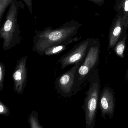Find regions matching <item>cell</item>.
Here are the masks:
<instances>
[{"label": "cell", "mask_w": 128, "mask_h": 128, "mask_svg": "<svg viewBox=\"0 0 128 128\" xmlns=\"http://www.w3.org/2000/svg\"><path fill=\"white\" fill-rule=\"evenodd\" d=\"M82 24L71 19L61 26L53 29L47 27L44 30L35 31L32 50L40 56L48 49L61 44L70 45L78 38L75 36Z\"/></svg>", "instance_id": "6da1fadb"}, {"label": "cell", "mask_w": 128, "mask_h": 128, "mask_svg": "<svg viewBox=\"0 0 128 128\" xmlns=\"http://www.w3.org/2000/svg\"><path fill=\"white\" fill-rule=\"evenodd\" d=\"M127 37L126 30L124 28L121 37L113 48V50L116 55L121 58H124V52L125 50L126 41Z\"/></svg>", "instance_id": "30bf717a"}, {"label": "cell", "mask_w": 128, "mask_h": 128, "mask_svg": "<svg viewBox=\"0 0 128 128\" xmlns=\"http://www.w3.org/2000/svg\"><path fill=\"white\" fill-rule=\"evenodd\" d=\"M101 43L98 38H91L88 51L75 74L73 94H76L85 86L90 76L99 64Z\"/></svg>", "instance_id": "3957f363"}, {"label": "cell", "mask_w": 128, "mask_h": 128, "mask_svg": "<svg viewBox=\"0 0 128 128\" xmlns=\"http://www.w3.org/2000/svg\"><path fill=\"white\" fill-rule=\"evenodd\" d=\"M25 3L28 8L29 11L31 14L33 13L32 8H33V5H32V0H22Z\"/></svg>", "instance_id": "5bb4252c"}, {"label": "cell", "mask_w": 128, "mask_h": 128, "mask_svg": "<svg viewBox=\"0 0 128 128\" xmlns=\"http://www.w3.org/2000/svg\"><path fill=\"white\" fill-rule=\"evenodd\" d=\"M125 24L124 22L120 18L112 23L109 33L108 50L113 48L118 41L124 28Z\"/></svg>", "instance_id": "9c48e42d"}, {"label": "cell", "mask_w": 128, "mask_h": 128, "mask_svg": "<svg viewBox=\"0 0 128 128\" xmlns=\"http://www.w3.org/2000/svg\"><path fill=\"white\" fill-rule=\"evenodd\" d=\"M125 79L128 82V68L126 71V74L125 75Z\"/></svg>", "instance_id": "e0dca14e"}, {"label": "cell", "mask_w": 128, "mask_h": 128, "mask_svg": "<svg viewBox=\"0 0 128 128\" xmlns=\"http://www.w3.org/2000/svg\"><path fill=\"white\" fill-rule=\"evenodd\" d=\"M16 0H0V23L2 21L4 14L7 8Z\"/></svg>", "instance_id": "7c38bea8"}, {"label": "cell", "mask_w": 128, "mask_h": 128, "mask_svg": "<svg viewBox=\"0 0 128 128\" xmlns=\"http://www.w3.org/2000/svg\"><path fill=\"white\" fill-rule=\"evenodd\" d=\"M24 7L22 0H16L9 8L5 22L0 29V39L3 40L4 50L11 49L22 42L17 17L20 10L24 9Z\"/></svg>", "instance_id": "7a4b0ae2"}, {"label": "cell", "mask_w": 128, "mask_h": 128, "mask_svg": "<svg viewBox=\"0 0 128 128\" xmlns=\"http://www.w3.org/2000/svg\"><path fill=\"white\" fill-rule=\"evenodd\" d=\"M68 46V44H61L53 46L47 50L45 52L44 55L50 56L59 54L64 51Z\"/></svg>", "instance_id": "8fae6325"}, {"label": "cell", "mask_w": 128, "mask_h": 128, "mask_svg": "<svg viewBox=\"0 0 128 128\" xmlns=\"http://www.w3.org/2000/svg\"><path fill=\"white\" fill-rule=\"evenodd\" d=\"M5 106H4V104L1 102V104H0V113H2L4 112V110H5Z\"/></svg>", "instance_id": "9a60e30c"}, {"label": "cell", "mask_w": 128, "mask_h": 128, "mask_svg": "<svg viewBox=\"0 0 128 128\" xmlns=\"http://www.w3.org/2000/svg\"><path fill=\"white\" fill-rule=\"evenodd\" d=\"M115 97L113 90L106 86L101 92L98 101V108L100 110L101 116L106 120V116L112 118L115 108Z\"/></svg>", "instance_id": "52a82bcc"}, {"label": "cell", "mask_w": 128, "mask_h": 128, "mask_svg": "<svg viewBox=\"0 0 128 128\" xmlns=\"http://www.w3.org/2000/svg\"><path fill=\"white\" fill-rule=\"evenodd\" d=\"M28 56H25L17 61L13 73V90L19 94L23 93L28 81Z\"/></svg>", "instance_id": "ba28073f"}, {"label": "cell", "mask_w": 128, "mask_h": 128, "mask_svg": "<svg viewBox=\"0 0 128 128\" xmlns=\"http://www.w3.org/2000/svg\"><path fill=\"white\" fill-rule=\"evenodd\" d=\"M5 68L4 64L2 62L0 63V91L4 89V80L5 75Z\"/></svg>", "instance_id": "4fadbf2b"}, {"label": "cell", "mask_w": 128, "mask_h": 128, "mask_svg": "<svg viewBox=\"0 0 128 128\" xmlns=\"http://www.w3.org/2000/svg\"><path fill=\"white\" fill-rule=\"evenodd\" d=\"M91 38H87L81 41L58 60L62 70L69 66L82 63L88 51Z\"/></svg>", "instance_id": "5b68a950"}, {"label": "cell", "mask_w": 128, "mask_h": 128, "mask_svg": "<svg viewBox=\"0 0 128 128\" xmlns=\"http://www.w3.org/2000/svg\"><path fill=\"white\" fill-rule=\"evenodd\" d=\"M124 10L125 11H128V0H126L125 2Z\"/></svg>", "instance_id": "2e32d148"}, {"label": "cell", "mask_w": 128, "mask_h": 128, "mask_svg": "<svg viewBox=\"0 0 128 128\" xmlns=\"http://www.w3.org/2000/svg\"><path fill=\"white\" fill-rule=\"evenodd\" d=\"M80 63L73 65L70 69L61 74L55 80L57 91L63 96H68L73 94L76 72Z\"/></svg>", "instance_id": "8992f818"}, {"label": "cell", "mask_w": 128, "mask_h": 128, "mask_svg": "<svg viewBox=\"0 0 128 128\" xmlns=\"http://www.w3.org/2000/svg\"><path fill=\"white\" fill-rule=\"evenodd\" d=\"M89 87L86 92L83 109L85 114L86 128H94L101 92L100 80L97 68L90 76Z\"/></svg>", "instance_id": "277c9868"}]
</instances>
